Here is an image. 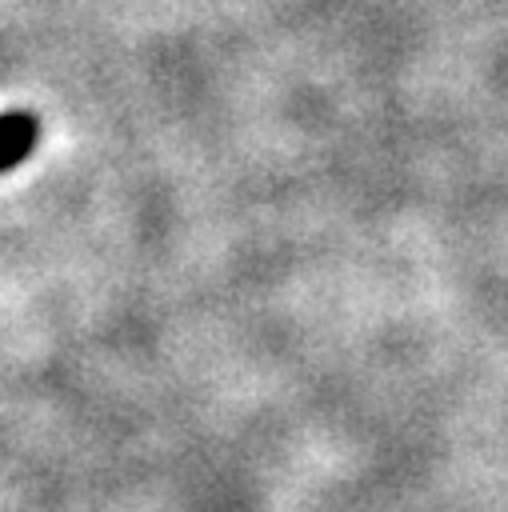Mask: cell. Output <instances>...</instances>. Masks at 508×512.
I'll list each match as a JSON object with an SVG mask.
<instances>
[{"instance_id":"obj_1","label":"cell","mask_w":508,"mask_h":512,"mask_svg":"<svg viewBox=\"0 0 508 512\" xmlns=\"http://www.w3.org/2000/svg\"><path fill=\"white\" fill-rule=\"evenodd\" d=\"M36 144V120L24 112H8L0 116V172L16 168Z\"/></svg>"}]
</instances>
